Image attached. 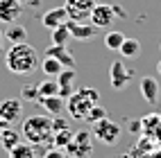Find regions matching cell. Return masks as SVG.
Wrapping results in <instances>:
<instances>
[{
    "instance_id": "obj_1",
    "label": "cell",
    "mask_w": 161,
    "mask_h": 158,
    "mask_svg": "<svg viewBox=\"0 0 161 158\" xmlns=\"http://www.w3.org/2000/svg\"><path fill=\"white\" fill-rule=\"evenodd\" d=\"M5 66H7L9 72H14V75H30V72H34L41 66V57L25 41V43H16V45H12L7 50Z\"/></svg>"
},
{
    "instance_id": "obj_2",
    "label": "cell",
    "mask_w": 161,
    "mask_h": 158,
    "mask_svg": "<svg viewBox=\"0 0 161 158\" xmlns=\"http://www.w3.org/2000/svg\"><path fill=\"white\" fill-rule=\"evenodd\" d=\"M23 138L32 145V147H41V145H50L52 142V118L48 115H30L23 120L20 126Z\"/></svg>"
},
{
    "instance_id": "obj_3",
    "label": "cell",
    "mask_w": 161,
    "mask_h": 158,
    "mask_svg": "<svg viewBox=\"0 0 161 158\" xmlns=\"http://www.w3.org/2000/svg\"><path fill=\"white\" fill-rule=\"evenodd\" d=\"M98 99H100V93L95 88H80L66 99V109L73 120H84L89 111L98 104Z\"/></svg>"
},
{
    "instance_id": "obj_4",
    "label": "cell",
    "mask_w": 161,
    "mask_h": 158,
    "mask_svg": "<svg viewBox=\"0 0 161 158\" xmlns=\"http://www.w3.org/2000/svg\"><path fill=\"white\" fill-rule=\"evenodd\" d=\"M66 151L70 158H89L93 154V138L91 131H75L73 140L66 145Z\"/></svg>"
},
{
    "instance_id": "obj_5",
    "label": "cell",
    "mask_w": 161,
    "mask_h": 158,
    "mask_svg": "<svg viewBox=\"0 0 161 158\" xmlns=\"http://www.w3.org/2000/svg\"><path fill=\"white\" fill-rule=\"evenodd\" d=\"M95 138H98L100 142H104V145H116L118 140H120V126H118L114 120H109V118H102L100 122H95L93 124V131H91Z\"/></svg>"
},
{
    "instance_id": "obj_6",
    "label": "cell",
    "mask_w": 161,
    "mask_h": 158,
    "mask_svg": "<svg viewBox=\"0 0 161 158\" xmlns=\"http://www.w3.org/2000/svg\"><path fill=\"white\" fill-rule=\"evenodd\" d=\"M91 25L93 27H109L114 23V18H116V12H114V5H107V3H95L93 7V12H91Z\"/></svg>"
},
{
    "instance_id": "obj_7",
    "label": "cell",
    "mask_w": 161,
    "mask_h": 158,
    "mask_svg": "<svg viewBox=\"0 0 161 158\" xmlns=\"http://www.w3.org/2000/svg\"><path fill=\"white\" fill-rule=\"evenodd\" d=\"M95 7V0H66V12L70 20H84L89 18Z\"/></svg>"
},
{
    "instance_id": "obj_8",
    "label": "cell",
    "mask_w": 161,
    "mask_h": 158,
    "mask_svg": "<svg viewBox=\"0 0 161 158\" xmlns=\"http://www.w3.org/2000/svg\"><path fill=\"white\" fill-rule=\"evenodd\" d=\"M132 75H134V72L127 70L123 61H114L111 68H109V81H111V86H114L116 90H123L127 84H130Z\"/></svg>"
},
{
    "instance_id": "obj_9",
    "label": "cell",
    "mask_w": 161,
    "mask_h": 158,
    "mask_svg": "<svg viewBox=\"0 0 161 158\" xmlns=\"http://www.w3.org/2000/svg\"><path fill=\"white\" fill-rule=\"evenodd\" d=\"M23 14V3L18 0H0V23L12 25Z\"/></svg>"
},
{
    "instance_id": "obj_10",
    "label": "cell",
    "mask_w": 161,
    "mask_h": 158,
    "mask_svg": "<svg viewBox=\"0 0 161 158\" xmlns=\"http://www.w3.org/2000/svg\"><path fill=\"white\" fill-rule=\"evenodd\" d=\"M23 115V102L20 99H5L0 102V120H5L7 124H14Z\"/></svg>"
},
{
    "instance_id": "obj_11",
    "label": "cell",
    "mask_w": 161,
    "mask_h": 158,
    "mask_svg": "<svg viewBox=\"0 0 161 158\" xmlns=\"http://www.w3.org/2000/svg\"><path fill=\"white\" fill-rule=\"evenodd\" d=\"M66 20H68L66 7H55V9H50V12H46L43 16H41V25H43L46 29H55L59 25H66Z\"/></svg>"
},
{
    "instance_id": "obj_12",
    "label": "cell",
    "mask_w": 161,
    "mask_h": 158,
    "mask_svg": "<svg viewBox=\"0 0 161 158\" xmlns=\"http://www.w3.org/2000/svg\"><path fill=\"white\" fill-rule=\"evenodd\" d=\"M57 79V84H59V97H64V99H68L70 95L75 93V88H73V79H75V68H64L59 75L55 77Z\"/></svg>"
},
{
    "instance_id": "obj_13",
    "label": "cell",
    "mask_w": 161,
    "mask_h": 158,
    "mask_svg": "<svg viewBox=\"0 0 161 158\" xmlns=\"http://www.w3.org/2000/svg\"><path fill=\"white\" fill-rule=\"evenodd\" d=\"M66 25H68V32H70V36L73 38H80V41H86V38H93L95 36V32H98V27H93V25H84L82 20H66Z\"/></svg>"
},
{
    "instance_id": "obj_14",
    "label": "cell",
    "mask_w": 161,
    "mask_h": 158,
    "mask_svg": "<svg viewBox=\"0 0 161 158\" xmlns=\"http://www.w3.org/2000/svg\"><path fill=\"white\" fill-rule=\"evenodd\" d=\"M138 88H141V95H143V99L147 104H154L159 99V81L154 77H141Z\"/></svg>"
},
{
    "instance_id": "obj_15",
    "label": "cell",
    "mask_w": 161,
    "mask_h": 158,
    "mask_svg": "<svg viewBox=\"0 0 161 158\" xmlns=\"http://www.w3.org/2000/svg\"><path fill=\"white\" fill-rule=\"evenodd\" d=\"M46 57H55L64 68H75V59H73L70 52L66 50V45H50L46 50Z\"/></svg>"
},
{
    "instance_id": "obj_16",
    "label": "cell",
    "mask_w": 161,
    "mask_h": 158,
    "mask_svg": "<svg viewBox=\"0 0 161 158\" xmlns=\"http://www.w3.org/2000/svg\"><path fill=\"white\" fill-rule=\"evenodd\" d=\"M36 102H39V104H41V106H43L50 115H61L64 106H66V99L59 97V95H50V97H39Z\"/></svg>"
},
{
    "instance_id": "obj_17",
    "label": "cell",
    "mask_w": 161,
    "mask_h": 158,
    "mask_svg": "<svg viewBox=\"0 0 161 158\" xmlns=\"http://www.w3.org/2000/svg\"><path fill=\"white\" fill-rule=\"evenodd\" d=\"M5 38H7L12 45H16V43H25V41H27V29H25L23 25L12 23V25L5 29Z\"/></svg>"
},
{
    "instance_id": "obj_18",
    "label": "cell",
    "mask_w": 161,
    "mask_h": 158,
    "mask_svg": "<svg viewBox=\"0 0 161 158\" xmlns=\"http://www.w3.org/2000/svg\"><path fill=\"white\" fill-rule=\"evenodd\" d=\"M120 57L123 59H136L138 54H141V43H138V38H127L123 41V45H120Z\"/></svg>"
},
{
    "instance_id": "obj_19",
    "label": "cell",
    "mask_w": 161,
    "mask_h": 158,
    "mask_svg": "<svg viewBox=\"0 0 161 158\" xmlns=\"http://www.w3.org/2000/svg\"><path fill=\"white\" fill-rule=\"evenodd\" d=\"M20 142V131H14V129H7L5 131H0V147H5V149H14V147Z\"/></svg>"
},
{
    "instance_id": "obj_20",
    "label": "cell",
    "mask_w": 161,
    "mask_h": 158,
    "mask_svg": "<svg viewBox=\"0 0 161 158\" xmlns=\"http://www.w3.org/2000/svg\"><path fill=\"white\" fill-rule=\"evenodd\" d=\"M75 131L70 129V126H66V129H59L52 133V147H59V149H66V145L73 140Z\"/></svg>"
},
{
    "instance_id": "obj_21",
    "label": "cell",
    "mask_w": 161,
    "mask_h": 158,
    "mask_svg": "<svg viewBox=\"0 0 161 158\" xmlns=\"http://www.w3.org/2000/svg\"><path fill=\"white\" fill-rule=\"evenodd\" d=\"M39 68L43 70L48 77H57L59 72L64 70V66H61V63H59L55 57H43V59H41V66H39Z\"/></svg>"
},
{
    "instance_id": "obj_22",
    "label": "cell",
    "mask_w": 161,
    "mask_h": 158,
    "mask_svg": "<svg viewBox=\"0 0 161 158\" xmlns=\"http://www.w3.org/2000/svg\"><path fill=\"white\" fill-rule=\"evenodd\" d=\"M68 38H73L70 32H68V25H59V27H55V29H50V41H52V45H66Z\"/></svg>"
},
{
    "instance_id": "obj_23",
    "label": "cell",
    "mask_w": 161,
    "mask_h": 158,
    "mask_svg": "<svg viewBox=\"0 0 161 158\" xmlns=\"http://www.w3.org/2000/svg\"><path fill=\"white\" fill-rule=\"evenodd\" d=\"M9 158H36V154L30 142H18L14 149H9Z\"/></svg>"
},
{
    "instance_id": "obj_24",
    "label": "cell",
    "mask_w": 161,
    "mask_h": 158,
    "mask_svg": "<svg viewBox=\"0 0 161 158\" xmlns=\"http://www.w3.org/2000/svg\"><path fill=\"white\" fill-rule=\"evenodd\" d=\"M50 95H59L57 79H46L39 84V97H50Z\"/></svg>"
},
{
    "instance_id": "obj_25",
    "label": "cell",
    "mask_w": 161,
    "mask_h": 158,
    "mask_svg": "<svg viewBox=\"0 0 161 158\" xmlns=\"http://www.w3.org/2000/svg\"><path fill=\"white\" fill-rule=\"evenodd\" d=\"M123 41H125V34L123 32H107V36H104V45L109 48V50H120L123 45Z\"/></svg>"
},
{
    "instance_id": "obj_26",
    "label": "cell",
    "mask_w": 161,
    "mask_h": 158,
    "mask_svg": "<svg viewBox=\"0 0 161 158\" xmlns=\"http://www.w3.org/2000/svg\"><path fill=\"white\" fill-rule=\"evenodd\" d=\"M102 118H107V111L100 106V104H95V106L89 111V115H86V118H84V120H86L89 124H95V122H100Z\"/></svg>"
},
{
    "instance_id": "obj_27",
    "label": "cell",
    "mask_w": 161,
    "mask_h": 158,
    "mask_svg": "<svg viewBox=\"0 0 161 158\" xmlns=\"http://www.w3.org/2000/svg\"><path fill=\"white\" fill-rule=\"evenodd\" d=\"M20 97H23L25 102H36L39 99V86H23Z\"/></svg>"
},
{
    "instance_id": "obj_28",
    "label": "cell",
    "mask_w": 161,
    "mask_h": 158,
    "mask_svg": "<svg viewBox=\"0 0 161 158\" xmlns=\"http://www.w3.org/2000/svg\"><path fill=\"white\" fill-rule=\"evenodd\" d=\"M43 158H66V151L59 149V147H50V149L43 154Z\"/></svg>"
},
{
    "instance_id": "obj_29",
    "label": "cell",
    "mask_w": 161,
    "mask_h": 158,
    "mask_svg": "<svg viewBox=\"0 0 161 158\" xmlns=\"http://www.w3.org/2000/svg\"><path fill=\"white\" fill-rule=\"evenodd\" d=\"M0 54H5V34L0 32Z\"/></svg>"
},
{
    "instance_id": "obj_30",
    "label": "cell",
    "mask_w": 161,
    "mask_h": 158,
    "mask_svg": "<svg viewBox=\"0 0 161 158\" xmlns=\"http://www.w3.org/2000/svg\"><path fill=\"white\" fill-rule=\"evenodd\" d=\"M152 158H161V151H154V154H152Z\"/></svg>"
},
{
    "instance_id": "obj_31",
    "label": "cell",
    "mask_w": 161,
    "mask_h": 158,
    "mask_svg": "<svg viewBox=\"0 0 161 158\" xmlns=\"http://www.w3.org/2000/svg\"><path fill=\"white\" fill-rule=\"evenodd\" d=\"M157 70H159V75H161V61H159V63H157Z\"/></svg>"
},
{
    "instance_id": "obj_32",
    "label": "cell",
    "mask_w": 161,
    "mask_h": 158,
    "mask_svg": "<svg viewBox=\"0 0 161 158\" xmlns=\"http://www.w3.org/2000/svg\"><path fill=\"white\" fill-rule=\"evenodd\" d=\"M18 3H25V0H18Z\"/></svg>"
}]
</instances>
